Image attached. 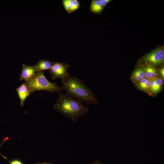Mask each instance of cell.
<instances>
[{"instance_id":"cell-1","label":"cell","mask_w":164,"mask_h":164,"mask_svg":"<svg viewBox=\"0 0 164 164\" xmlns=\"http://www.w3.org/2000/svg\"><path fill=\"white\" fill-rule=\"evenodd\" d=\"M59 94L54 109L73 122H77L81 116L88 113L89 108L85 107L81 100L74 98L66 93L61 92Z\"/></svg>"},{"instance_id":"cell-2","label":"cell","mask_w":164,"mask_h":164,"mask_svg":"<svg viewBox=\"0 0 164 164\" xmlns=\"http://www.w3.org/2000/svg\"><path fill=\"white\" fill-rule=\"evenodd\" d=\"M63 90L72 97L80 99L87 103L95 104L98 101L92 91L85 83L76 76L68 75L62 80Z\"/></svg>"},{"instance_id":"cell-3","label":"cell","mask_w":164,"mask_h":164,"mask_svg":"<svg viewBox=\"0 0 164 164\" xmlns=\"http://www.w3.org/2000/svg\"><path fill=\"white\" fill-rule=\"evenodd\" d=\"M28 87L30 94L39 91L44 90L52 94L54 92L59 93L63 90L62 87L56 83L49 81L44 75L43 71L37 72L32 78L24 81Z\"/></svg>"},{"instance_id":"cell-4","label":"cell","mask_w":164,"mask_h":164,"mask_svg":"<svg viewBox=\"0 0 164 164\" xmlns=\"http://www.w3.org/2000/svg\"><path fill=\"white\" fill-rule=\"evenodd\" d=\"M70 66L66 63L53 62L49 70L52 79L61 78L62 80L69 75L67 70Z\"/></svg>"},{"instance_id":"cell-5","label":"cell","mask_w":164,"mask_h":164,"mask_svg":"<svg viewBox=\"0 0 164 164\" xmlns=\"http://www.w3.org/2000/svg\"><path fill=\"white\" fill-rule=\"evenodd\" d=\"M164 60V51L161 49H158L148 54L145 57L144 60L153 65L162 63Z\"/></svg>"},{"instance_id":"cell-6","label":"cell","mask_w":164,"mask_h":164,"mask_svg":"<svg viewBox=\"0 0 164 164\" xmlns=\"http://www.w3.org/2000/svg\"><path fill=\"white\" fill-rule=\"evenodd\" d=\"M22 67L21 73L19 76L20 80L26 81L30 79L33 77L37 72L34 66H30L22 64Z\"/></svg>"},{"instance_id":"cell-7","label":"cell","mask_w":164,"mask_h":164,"mask_svg":"<svg viewBox=\"0 0 164 164\" xmlns=\"http://www.w3.org/2000/svg\"><path fill=\"white\" fill-rule=\"evenodd\" d=\"M16 90L20 100V104L23 107L25 101L30 94L29 90L24 83L22 84Z\"/></svg>"},{"instance_id":"cell-8","label":"cell","mask_w":164,"mask_h":164,"mask_svg":"<svg viewBox=\"0 0 164 164\" xmlns=\"http://www.w3.org/2000/svg\"><path fill=\"white\" fill-rule=\"evenodd\" d=\"M62 2L65 9L69 14L75 12L80 7V2L77 0H63Z\"/></svg>"},{"instance_id":"cell-9","label":"cell","mask_w":164,"mask_h":164,"mask_svg":"<svg viewBox=\"0 0 164 164\" xmlns=\"http://www.w3.org/2000/svg\"><path fill=\"white\" fill-rule=\"evenodd\" d=\"M54 62H50L49 60H40L34 66L36 72L49 70Z\"/></svg>"},{"instance_id":"cell-10","label":"cell","mask_w":164,"mask_h":164,"mask_svg":"<svg viewBox=\"0 0 164 164\" xmlns=\"http://www.w3.org/2000/svg\"><path fill=\"white\" fill-rule=\"evenodd\" d=\"M104 8L100 0H93L91 2L90 11L93 13L99 14Z\"/></svg>"},{"instance_id":"cell-11","label":"cell","mask_w":164,"mask_h":164,"mask_svg":"<svg viewBox=\"0 0 164 164\" xmlns=\"http://www.w3.org/2000/svg\"><path fill=\"white\" fill-rule=\"evenodd\" d=\"M150 80V89L154 93H156L159 91L163 84L162 80L159 78L155 77L151 79Z\"/></svg>"},{"instance_id":"cell-12","label":"cell","mask_w":164,"mask_h":164,"mask_svg":"<svg viewBox=\"0 0 164 164\" xmlns=\"http://www.w3.org/2000/svg\"><path fill=\"white\" fill-rule=\"evenodd\" d=\"M145 77L148 79H151L155 77L157 75V71L155 68L150 66H148L145 68Z\"/></svg>"},{"instance_id":"cell-13","label":"cell","mask_w":164,"mask_h":164,"mask_svg":"<svg viewBox=\"0 0 164 164\" xmlns=\"http://www.w3.org/2000/svg\"><path fill=\"white\" fill-rule=\"evenodd\" d=\"M145 71L141 68H139L135 69L132 74L133 79L136 81H139L141 79L145 78Z\"/></svg>"},{"instance_id":"cell-14","label":"cell","mask_w":164,"mask_h":164,"mask_svg":"<svg viewBox=\"0 0 164 164\" xmlns=\"http://www.w3.org/2000/svg\"><path fill=\"white\" fill-rule=\"evenodd\" d=\"M150 80L146 78H143L139 81L138 87L140 89L146 91L150 89Z\"/></svg>"},{"instance_id":"cell-15","label":"cell","mask_w":164,"mask_h":164,"mask_svg":"<svg viewBox=\"0 0 164 164\" xmlns=\"http://www.w3.org/2000/svg\"><path fill=\"white\" fill-rule=\"evenodd\" d=\"M100 1L104 8L106 6L107 4L111 1V0H100Z\"/></svg>"},{"instance_id":"cell-16","label":"cell","mask_w":164,"mask_h":164,"mask_svg":"<svg viewBox=\"0 0 164 164\" xmlns=\"http://www.w3.org/2000/svg\"><path fill=\"white\" fill-rule=\"evenodd\" d=\"M10 164H22V163L18 160H14L10 162Z\"/></svg>"},{"instance_id":"cell-17","label":"cell","mask_w":164,"mask_h":164,"mask_svg":"<svg viewBox=\"0 0 164 164\" xmlns=\"http://www.w3.org/2000/svg\"><path fill=\"white\" fill-rule=\"evenodd\" d=\"M91 164H104L101 161L96 160L93 162Z\"/></svg>"},{"instance_id":"cell-18","label":"cell","mask_w":164,"mask_h":164,"mask_svg":"<svg viewBox=\"0 0 164 164\" xmlns=\"http://www.w3.org/2000/svg\"><path fill=\"white\" fill-rule=\"evenodd\" d=\"M7 139V138H4L3 140L2 141V142L1 143L0 145V149H1V147L2 146V145L5 142V141ZM0 155H1L3 157H4V156L2 155V154L1 153H0Z\"/></svg>"},{"instance_id":"cell-19","label":"cell","mask_w":164,"mask_h":164,"mask_svg":"<svg viewBox=\"0 0 164 164\" xmlns=\"http://www.w3.org/2000/svg\"><path fill=\"white\" fill-rule=\"evenodd\" d=\"M161 74L162 77L164 78V67L162 68L160 70Z\"/></svg>"},{"instance_id":"cell-20","label":"cell","mask_w":164,"mask_h":164,"mask_svg":"<svg viewBox=\"0 0 164 164\" xmlns=\"http://www.w3.org/2000/svg\"><path fill=\"white\" fill-rule=\"evenodd\" d=\"M39 164H52L50 163L43 162V163H40Z\"/></svg>"}]
</instances>
